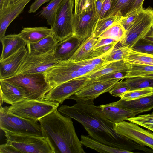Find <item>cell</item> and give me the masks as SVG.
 <instances>
[{"label": "cell", "mask_w": 153, "mask_h": 153, "mask_svg": "<svg viewBox=\"0 0 153 153\" xmlns=\"http://www.w3.org/2000/svg\"><path fill=\"white\" fill-rule=\"evenodd\" d=\"M31 0H20L13 5L0 12V39L5 36L11 22L23 10Z\"/></svg>", "instance_id": "19"}, {"label": "cell", "mask_w": 153, "mask_h": 153, "mask_svg": "<svg viewBox=\"0 0 153 153\" xmlns=\"http://www.w3.org/2000/svg\"><path fill=\"white\" fill-rule=\"evenodd\" d=\"M135 1L112 0L110 9L105 18L115 15L125 16L129 12Z\"/></svg>", "instance_id": "27"}, {"label": "cell", "mask_w": 153, "mask_h": 153, "mask_svg": "<svg viewBox=\"0 0 153 153\" xmlns=\"http://www.w3.org/2000/svg\"><path fill=\"white\" fill-rule=\"evenodd\" d=\"M117 107L130 111L137 115L153 108V94L138 99L126 101L120 99L111 103Z\"/></svg>", "instance_id": "17"}, {"label": "cell", "mask_w": 153, "mask_h": 153, "mask_svg": "<svg viewBox=\"0 0 153 153\" xmlns=\"http://www.w3.org/2000/svg\"><path fill=\"white\" fill-rule=\"evenodd\" d=\"M63 0H50L39 13V16L46 19L48 24L51 27L54 24L58 9Z\"/></svg>", "instance_id": "28"}, {"label": "cell", "mask_w": 153, "mask_h": 153, "mask_svg": "<svg viewBox=\"0 0 153 153\" xmlns=\"http://www.w3.org/2000/svg\"><path fill=\"white\" fill-rule=\"evenodd\" d=\"M28 53L26 47L7 58L0 60V79H4L15 76Z\"/></svg>", "instance_id": "15"}, {"label": "cell", "mask_w": 153, "mask_h": 153, "mask_svg": "<svg viewBox=\"0 0 153 153\" xmlns=\"http://www.w3.org/2000/svg\"><path fill=\"white\" fill-rule=\"evenodd\" d=\"M109 63L101 65H84L70 60L59 61L44 73L47 81L53 87L69 80L93 74Z\"/></svg>", "instance_id": "3"}, {"label": "cell", "mask_w": 153, "mask_h": 153, "mask_svg": "<svg viewBox=\"0 0 153 153\" xmlns=\"http://www.w3.org/2000/svg\"><path fill=\"white\" fill-rule=\"evenodd\" d=\"M140 12L130 14L122 17L119 23L123 27L126 31L133 24Z\"/></svg>", "instance_id": "42"}, {"label": "cell", "mask_w": 153, "mask_h": 153, "mask_svg": "<svg viewBox=\"0 0 153 153\" xmlns=\"http://www.w3.org/2000/svg\"><path fill=\"white\" fill-rule=\"evenodd\" d=\"M97 0H75L74 14L76 15L85 11L95 9Z\"/></svg>", "instance_id": "37"}, {"label": "cell", "mask_w": 153, "mask_h": 153, "mask_svg": "<svg viewBox=\"0 0 153 153\" xmlns=\"http://www.w3.org/2000/svg\"><path fill=\"white\" fill-rule=\"evenodd\" d=\"M126 30L119 22L113 25L103 32L97 38L98 40L104 38H111L119 42L123 38Z\"/></svg>", "instance_id": "30"}, {"label": "cell", "mask_w": 153, "mask_h": 153, "mask_svg": "<svg viewBox=\"0 0 153 153\" xmlns=\"http://www.w3.org/2000/svg\"><path fill=\"white\" fill-rule=\"evenodd\" d=\"M0 128L16 133L42 136L39 123L15 116L1 105Z\"/></svg>", "instance_id": "9"}, {"label": "cell", "mask_w": 153, "mask_h": 153, "mask_svg": "<svg viewBox=\"0 0 153 153\" xmlns=\"http://www.w3.org/2000/svg\"><path fill=\"white\" fill-rule=\"evenodd\" d=\"M53 50L47 53L38 55H32L28 53L15 75L23 74L44 73L48 69L59 61L54 57Z\"/></svg>", "instance_id": "10"}, {"label": "cell", "mask_w": 153, "mask_h": 153, "mask_svg": "<svg viewBox=\"0 0 153 153\" xmlns=\"http://www.w3.org/2000/svg\"><path fill=\"white\" fill-rule=\"evenodd\" d=\"M144 1V0H135L129 12L126 16L130 14L139 13L141 11L144 9L143 8Z\"/></svg>", "instance_id": "44"}, {"label": "cell", "mask_w": 153, "mask_h": 153, "mask_svg": "<svg viewBox=\"0 0 153 153\" xmlns=\"http://www.w3.org/2000/svg\"><path fill=\"white\" fill-rule=\"evenodd\" d=\"M3 131L6 137V143L20 153H56L55 148L47 137Z\"/></svg>", "instance_id": "4"}, {"label": "cell", "mask_w": 153, "mask_h": 153, "mask_svg": "<svg viewBox=\"0 0 153 153\" xmlns=\"http://www.w3.org/2000/svg\"><path fill=\"white\" fill-rule=\"evenodd\" d=\"M80 141L82 144L86 147L94 150L100 153H132L126 150L108 146L84 135H81Z\"/></svg>", "instance_id": "25"}, {"label": "cell", "mask_w": 153, "mask_h": 153, "mask_svg": "<svg viewBox=\"0 0 153 153\" xmlns=\"http://www.w3.org/2000/svg\"><path fill=\"white\" fill-rule=\"evenodd\" d=\"M118 42H114L94 50L93 58L103 56L109 53L113 50Z\"/></svg>", "instance_id": "40"}, {"label": "cell", "mask_w": 153, "mask_h": 153, "mask_svg": "<svg viewBox=\"0 0 153 153\" xmlns=\"http://www.w3.org/2000/svg\"><path fill=\"white\" fill-rule=\"evenodd\" d=\"M58 103L45 100L25 99L10 106L7 111L21 117L38 122L42 118L58 108Z\"/></svg>", "instance_id": "5"}, {"label": "cell", "mask_w": 153, "mask_h": 153, "mask_svg": "<svg viewBox=\"0 0 153 153\" xmlns=\"http://www.w3.org/2000/svg\"><path fill=\"white\" fill-rule=\"evenodd\" d=\"M82 41L73 35L58 42L53 50L54 57L59 61L69 59Z\"/></svg>", "instance_id": "18"}, {"label": "cell", "mask_w": 153, "mask_h": 153, "mask_svg": "<svg viewBox=\"0 0 153 153\" xmlns=\"http://www.w3.org/2000/svg\"><path fill=\"white\" fill-rule=\"evenodd\" d=\"M114 129L118 134L153 150V133L138 125L125 121L114 123Z\"/></svg>", "instance_id": "11"}, {"label": "cell", "mask_w": 153, "mask_h": 153, "mask_svg": "<svg viewBox=\"0 0 153 153\" xmlns=\"http://www.w3.org/2000/svg\"><path fill=\"white\" fill-rule=\"evenodd\" d=\"M50 0H36L30 7L28 13H35L44 4L50 1Z\"/></svg>", "instance_id": "46"}, {"label": "cell", "mask_w": 153, "mask_h": 153, "mask_svg": "<svg viewBox=\"0 0 153 153\" xmlns=\"http://www.w3.org/2000/svg\"><path fill=\"white\" fill-rule=\"evenodd\" d=\"M20 0H6V8L4 10L13 5Z\"/></svg>", "instance_id": "51"}, {"label": "cell", "mask_w": 153, "mask_h": 153, "mask_svg": "<svg viewBox=\"0 0 153 153\" xmlns=\"http://www.w3.org/2000/svg\"><path fill=\"white\" fill-rule=\"evenodd\" d=\"M74 0H63L56 13L54 24L51 27L52 35L58 42L73 34Z\"/></svg>", "instance_id": "8"}, {"label": "cell", "mask_w": 153, "mask_h": 153, "mask_svg": "<svg viewBox=\"0 0 153 153\" xmlns=\"http://www.w3.org/2000/svg\"><path fill=\"white\" fill-rule=\"evenodd\" d=\"M130 64L125 62L123 60L112 62L107 65L102 69L90 75L82 76L85 78L94 79L103 75L117 71H127Z\"/></svg>", "instance_id": "26"}, {"label": "cell", "mask_w": 153, "mask_h": 153, "mask_svg": "<svg viewBox=\"0 0 153 153\" xmlns=\"http://www.w3.org/2000/svg\"><path fill=\"white\" fill-rule=\"evenodd\" d=\"M126 79L128 78L143 76L153 74V65L136 64H130Z\"/></svg>", "instance_id": "31"}, {"label": "cell", "mask_w": 153, "mask_h": 153, "mask_svg": "<svg viewBox=\"0 0 153 153\" xmlns=\"http://www.w3.org/2000/svg\"><path fill=\"white\" fill-rule=\"evenodd\" d=\"M153 24V9L151 7L141 11L130 27L126 31L123 39L114 48L126 46L131 48L143 38Z\"/></svg>", "instance_id": "7"}, {"label": "cell", "mask_w": 153, "mask_h": 153, "mask_svg": "<svg viewBox=\"0 0 153 153\" xmlns=\"http://www.w3.org/2000/svg\"><path fill=\"white\" fill-rule=\"evenodd\" d=\"M100 107L106 117L114 123L122 122L128 118L136 115L132 111L114 105L111 103L101 105Z\"/></svg>", "instance_id": "21"}, {"label": "cell", "mask_w": 153, "mask_h": 153, "mask_svg": "<svg viewBox=\"0 0 153 153\" xmlns=\"http://www.w3.org/2000/svg\"><path fill=\"white\" fill-rule=\"evenodd\" d=\"M105 0H97L95 6V10L99 16L102 8L103 3Z\"/></svg>", "instance_id": "50"}, {"label": "cell", "mask_w": 153, "mask_h": 153, "mask_svg": "<svg viewBox=\"0 0 153 153\" xmlns=\"http://www.w3.org/2000/svg\"><path fill=\"white\" fill-rule=\"evenodd\" d=\"M153 94V88H144L129 91L122 94L120 97L122 100L129 101L150 96Z\"/></svg>", "instance_id": "34"}, {"label": "cell", "mask_w": 153, "mask_h": 153, "mask_svg": "<svg viewBox=\"0 0 153 153\" xmlns=\"http://www.w3.org/2000/svg\"><path fill=\"white\" fill-rule=\"evenodd\" d=\"M120 80L117 79L100 81L96 79H90L75 95L84 100H94L100 95L109 92Z\"/></svg>", "instance_id": "14"}, {"label": "cell", "mask_w": 153, "mask_h": 153, "mask_svg": "<svg viewBox=\"0 0 153 153\" xmlns=\"http://www.w3.org/2000/svg\"><path fill=\"white\" fill-rule=\"evenodd\" d=\"M2 79L22 87L26 99L44 100L53 88L47 81L44 73L20 74Z\"/></svg>", "instance_id": "6"}, {"label": "cell", "mask_w": 153, "mask_h": 153, "mask_svg": "<svg viewBox=\"0 0 153 153\" xmlns=\"http://www.w3.org/2000/svg\"><path fill=\"white\" fill-rule=\"evenodd\" d=\"M124 61L129 64L153 65V55L136 51L131 49Z\"/></svg>", "instance_id": "29"}, {"label": "cell", "mask_w": 153, "mask_h": 153, "mask_svg": "<svg viewBox=\"0 0 153 153\" xmlns=\"http://www.w3.org/2000/svg\"><path fill=\"white\" fill-rule=\"evenodd\" d=\"M112 0H105L102 5V10L99 16V19L105 18L109 10L111 5Z\"/></svg>", "instance_id": "45"}, {"label": "cell", "mask_w": 153, "mask_h": 153, "mask_svg": "<svg viewBox=\"0 0 153 153\" xmlns=\"http://www.w3.org/2000/svg\"><path fill=\"white\" fill-rule=\"evenodd\" d=\"M131 48L126 46L114 48L109 53L103 56L107 62L124 60L128 55Z\"/></svg>", "instance_id": "35"}, {"label": "cell", "mask_w": 153, "mask_h": 153, "mask_svg": "<svg viewBox=\"0 0 153 153\" xmlns=\"http://www.w3.org/2000/svg\"><path fill=\"white\" fill-rule=\"evenodd\" d=\"M126 120L153 132V111L150 113L139 115L136 117L128 118Z\"/></svg>", "instance_id": "36"}, {"label": "cell", "mask_w": 153, "mask_h": 153, "mask_svg": "<svg viewBox=\"0 0 153 153\" xmlns=\"http://www.w3.org/2000/svg\"><path fill=\"white\" fill-rule=\"evenodd\" d=\"M43 136L48 138L56 153H85L76 133L71 118L57 109L41 119Z\"/></svg>", "instance_id": "2"}, {"label": "cell", "mask_w": 153, "mask_h": 153, "mask_svg": "<svg viewBox=\"0 0 153 153\" xmlns=\"http://www.w3.org/2000/svg\"><path fill=\"white\" fill-rule=\"evenodd\" d=\"M130 90L125 80L121 79L116 83L109 92L112 96L120 97L122 94Z\"/></svg>", "instance_id": "39"}, {"label": "cell", "mask_w": 153, "mask_h": 153, "mask_svg": "<svg viewBox=\"0 0 153 153\" xmlns=\"http://www.w3.org/2000/svg\"><path fill=\"white\" fill-rule=\"evenodd\" d=\"M20 153L19 152L11 145L7 143L0 146V153Z\"/></svg>", "instance_id": "47"}, {"label": "cell", "mask_w": 153, "mask_h": 153, "mask_svg": "<svg viewBox=\"0 0 153 153\" xmlns=\"http://www.w3.org/2000/svg\"><path fill=\"white\" fill-rule=\"evenodd\" d=\"M116 42L117 41L111 38H106L100 39L98 40V42L94 46L93 49V50H94L100 47L106 45Z\"/></svg>", "instance_id": "48"}, {"label": "cell", "mask_w": 153, "mask_h": 153, "mask_svg": "<svg viewBox=\"0 0 153 153\" xmlns=\"http://www.w3.org/2000/svg\"><path fill=\"white\" fill-rule=\"evenodd\" d=\"M131 49L136 51L153 55V43L143 38L140 40Z\"/></svg>", "instance_id": "38"}, {"label": "cell", "mask_w": 153, "mask_h": 153, "mask_svg": "<svg viewBox=\"0 0 153 153\" xmlns=\"http://www.w3.org/2000/svg\"><path fill=\"white\" fill-rule=\"evenodd\" d=\"M143 38L153 43V24L150 30Z\"/></svg>", "instance_id": "49"}, {"label": "cell", "mask_w": 153, "mask_h": 153, "mask_svg": "<svg viewBox=\"0 0 153 153\" xmlns=\"http://www.w3.org/2000/svg\"><path fill=\"white\" fill-rule=\"evenodd\" d=\"M98 41L97 38L92 35L82 42L69 60L76 62L93 58V47Z\"/></svg>", "instance_id": "23"}, {"label": "cell", "mask_w": 153, "mask_h": 153, "mask_svg": "<svg viewBox=\"0 0 153 153\" xmlns=\"http://www.w3.org/2000/svg\"><path fill=\"white\" fill-rule=\"evenodd\" d=\"M127 71H117L102 76L95 79L100 81H107L114 79H126Z\"/></svg>", "instance_id": "41"}, {"label": "cell", "mask_w": 153, "mask_h": 153, "mask_svg": "<svg viewBox=\"0 0 153 153\" xmlns=\"http://www.w3.org/2000/svg\"><path fill=\"white\" fill-rule=\"evenodd\" d=\"M18 34L27 43H33L52 35V32L51 28L45 27H25Z\"/></svg>", "instance_id": "24"}, {"label": "cell", "mask_w": 153, "mask_h": 153, "mask_svg": "<svg viewBox=\"0 0 153 153\" xmlns=\"http://www.w3.org/2000/svg\"><path fill=\"white\" fill-rule=\"evenodd\" d=\"M89 79L81 77L62 83L53 88L44 100L61 104L65 100L79 91Z\"/></svg>", "instance_id": "13"}, {"label": "cell", "mask_w": 153, "mask_h": 153, "mask_svg": "<svg viewBox=\"0 0 153 153\" xmlns=\"http://www.w3.org/2000/svg\"><path fill=\"white\" fill-rule=\"evenodd\" d=\"M125 81L129 86L130 90L144 88H153V78L138 76L126 78Z\"/></svg>", "instance_id": "33"}, {"label": "cell", "mask_w": 153, "mask_h": 153, "mask_svg": "<svg viewBox=\"0 0 153 153\" xmlns=\"http://www.w3.org/2000/svg\"><path fill=\"white\" fill-rule=\"evenodd\" d=\"M103 56L94 57L79 61L78 62L84 65H103L111 63L106 62L103 59Z\"/></svg>", "instance_id": "43"}, {"label": "cell", "mask_w": 153, "mask_h": 153, "mask_svg": "<svg viewBox=\"0 0 153 153\" xmlns=\"http://www.w3.org/2000/svg\"><path fill=\"white\" fill-rule=\"evenodd\" d=\"M122 17L115 15L99 19L92 35L97 38L106 29L114 24L119 23Z\"/></svg>", "instance_id": "32"}, {"label": "cell", "mask_w": 153, "mask_h": 153, "mask_svg": "<svg viewBox=\"0 0 153 153\" xmlns=\"http://www.w3.org/2000/svg\"><path fill=\"white\" fill-rule=\"evenodd\" d=\"M99 19V16L95 9L74 14L73 35L82 41L85 40L92 35Z\"/></svg>", "instance_id": "12"}, {"label": "cell", "mask_w": 153, "mask_h": 153, "mask_svg": "<svg viewBox=\"0 0 153 153\" xmlns=\"http://www.w3.org/2000/svg\"><path fill=\"white\" fill-rule=\"evenodd\" d=\"M0 85L1 105L3 102L12 105L26 99L22 87L2 79H0Z\"/></svg>", "instance_id": "16"}, {"label": "cell", "mask_w": 153, "mask_h": 153, "mask_svg": "<svg viewBox=\"0 0 153 153\" xmlns=\"http://www.w3.org/2000/svg\"><path fill=\"white\" fill-rule=\"evenodd\" d=\"M69 99L74 100L76 103L71 106L61 105L58 108V111L81 124L91 138L108 146L132 153L133 151L142 149L141 145L115 131L114 123L104 116L100 105H94V100H84L75 95Z\"/></svg>", "instance_id": "1"}, {"label": "cell", "mask_w": 153, "mask_h": 153, "mask_svg": "<svg viewBox=\"0 0 153 153\" xmlns=\"http://www.w3.org/2000/svg\"><path fill=\"white\" fill-rule=\"evenodd\" d=\"M144 76L145 77H147L153 78V74H150L148 75H146V76Z\"/></svg>", "instance_id": "52"}, {"label": "cell", "mask_w": 153, "mask_h": 153, "mask_svg": "<svg viewBox=\"0 0 153 153\" xmlns=\"http://www.w3.org/2000/svg\"><path fill=\"white\" fill-rule=\"evenodd\" d=\"M58 42L52 35H50L36 42L27 43L28 53L38 55L47 53L53 50Z\"/></svg>", "instance_id": "22"}, {"label": "cell", "mask_w": 153, "mask_h": 153, "mask_svg": "<svg viewBox=\"0 0 153 153\" xmlns=\"http://www.w3.org/2000/svg\"><path fill=\"white\" fill-rule=\"evenodd\" d=\"M2 48L0 60L5 59L26 47L27 43L19 34L5 35L0 39Z\"/></svg>", "instance_id": "20"}]
</instances>
